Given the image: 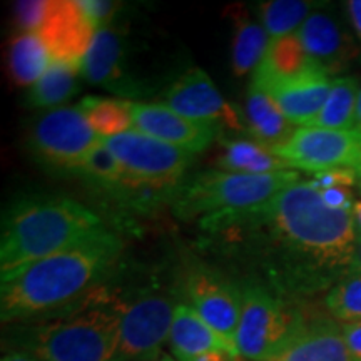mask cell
Returning <instances> with one entry per match:
<instances>
[{
    "mask_svg": "<svg viewBox=\"0 0 361 361\" xmlns=\"http://www.w3.org/2000/svg\"><path fill=\"white\" fill-rule=\"evenodd\" d=\"M200 228L221 247L259 256L295 279L350 273L356 247L353 211L333 209L322 192L298 180L263 204L209 216Z\"/></svg>",
    "mask_w": 361,
    "mask_h": 361,
    "instance_id": "cell-1",
    "label": "cell"
},
{
    "mask_svg": "<svg viewBox=\"0 0 361 361\" xmlns=\"http://www.w3.org/2000/svg\"><path fill=\"white\" fill-rule=\"evenodd\" d=\"M121 252V238L101 228L66 250L2 276V323L27 322L74 303L99 286Z\"/></svg>",
    "mask_w": 361,
    "mask_h": 361,
    "instance_id": "cell-2",
    "label": "cell"
},
{
    "mask_svg": "<svg viewBox=\"0 0 361 361\" xmlns=\"http://www.w3.org/2000/svg\"><path fill=\"white\" fill-rule=\"evenodd\" d=\"M126 301L96 286L74 303L16 323L11 346L40 361H114Z\"/></svg>",
    "mask_w": 361,
    "mask_h": 361,
    "instance_id": "cell-3",
    "label": "cell"
},
{
    "mask_svg": "<svg viewBox=\"0 0 361 361\" xmlns=\"http://www.w3.org/2000/svg\"><path fill=\"white\" fill-rule=\"evenodd\" d=\"M101 228V218L71 197H22L4 214L0 273L2 276L16 273L75 245Z\"/></svg>",
    "mask_w": 361,
    "mask_h": 361,
    "instance_id": "cell-4",
    "label": "cell"
},
{
    "mask_svg": "<svg viewBox=\"0 0 361 361\" xmlns=\"http://www.w3.org/2000/svg\"><path fill=\"white\" fill-rule=\"evenodd\" d=\"M298 180H301L298 171L241 174L207 169L179 184L171 209L183 221H201L209 216L251 209Z\"/></svg>",
    "mask_w": 361,
    "mask_h": 361,
    "instance_id": "cell-5",
    "label": "cell"
},
{
    "mask_svg": "<svg viewBox=\"0 0 361 361\" xmlns=\"http://www.w3.org/2000/svg\"><path fill=\"white\" fill-rule=\"evenodd\" d=\"M236 348L247 361H269L305 324L276 293L261 283H245Z\"/></svg>",
    "mask_w": 361,
    "mask_h": 361,
    "instance_id": "cell-6",
    "label": "cell"
},
{
    "mask_svg": "<svg viewBox=\"0 0 361 361\" xmlns=\"http://www.w3.org/2000/svg\"><path fill=\"white\" fill-rule=\"evenodd\" d=\"M123 164L126 179L157 188H178L184 180L194 154L162 142L159 139L130 129L102 139Z\"/></svg>",
    "mask_w": 361,
    "mask_h": 361,
    "instance_id": "cell-7",
    "label": "cell"
},
{
    "mask_svg": "<svg viewBox=\"0 0 361 361\" xmlns=\"http://www.w3.org/2000/svg\"><path fill=\"white\" fill-rule=\"evenodd\" d=\"M101 142L78 106L40 116L27 135L32 156L47 168L79 171L90 149Z\"/></svg>",
    "mask_w": 361,
    "mask_h": 361,
    "instance_id": "cell-8",
    "label": "cell"
},
{
    "mask_svg": "<svg viewBox=\"0 0 361 361\" xmlns=\"http://www.w3.org/2000/svg\"><path fill=\"white\" fill-rule=\"evenodd\" d=\"M176 303L171 296L149 293L126 301L114 361H154L169 345Z\"/></svg>",
    "mask_w": 361,
    "mask_h": 361,
    "instance_id": "cell-9",
    "label": "cell"
},
{
    "mask_svg": "<svg viewBox=\"0 0 361 361\" xmlns=\"http://www.w3.org/2000/svg\"><path fill=\"white\" fill-rule=\"evenodd\" d=\"M273 151L291 169L313 174L361 168V134L356 130L298 128L290 141Z\"/></svg>",
    "mask_w": 361,
    "mask_h": 361,
    "instance_id": "cell-10",
    "label": "cell"
},
{
    "mask_svg": "<svg viewBox=\"0 0 361 361\" xmlns=\"http://www.w3.org/2000/svg\"><path fill=\"white\" fill-rule=\"evenodd\" d=\"M183 296L186 305L191 306L206 323L236 345L243 305L241 286L209 266L196 264L184 276Z\"/></svg>",
    "mask_w": 361,
    "mask_h": 361,
    "instance_id": "cell-11",
    "label": "cell"
},
{
    "mask_svg": "<svg viewBox=\"0 0 361 361\" xmlns=\"http://www.w3.org/2000/svg\"><path fill=\"white\" fill-rule=\"evenodd\" d=\"M164 106L200 123H213L219 128L239 129L241 116L223 97L213 79L200 67L179 75L164 92Z\"/></svg>",
    "mask_w": 361,
    "mask_h": 361,
    "instance_id": "cell-12",
    "label": "cell"
},
{
    "mask_svg": "<svg viewBox=\"0 0 361 361\" xmlns=\"http://www.w3.org/2000/svg\"><path fill=\"white\" fill-rule=\"evenodd\" d=\"M54 62L82 66L97 27L89 19L80 0H51L49 12L37 30Z\"/></svg>",
    "mask_w": 361,
    "mask_h": 361,
    "instance_id": "cell-13",
    "label": "cell"
},
{
    "mask_svg": "<svg viewBox=\"0 0 361 361\" xmlns=\"http://www.w3.org/2000/svg\"><path fill=\"white\" fill-rule=\"evenodd\" d=\"M134 129L191 154H200L216 141L219 126L189 119L162 102H133Z\"/></svg>",
    "mask_w": 361,
    "mask_h": 361,
    "instance_id": "cell-14",
    "label": "cell"
},
{
    "mask_svg": "<svg viewBox=\"0 0 361 361\" xmlns=\"http://www.w3.org/2000/svg\"><path fill=\"white\" fill-rule=\"evenodd\" d=\"M80 74L89 84L99 85L126 101L144 94L141 80L128 71L126 45L114 25L97 30L80 66Z\"/></svg>",
    "mask_w": 361,
    "mask_h": 361,
    "instance_id": "cell-15",
    "label": "cell"
},
{
    "mask_svg": "<svg viewBox=\"0 0 361 361\" xmlns=\"http://www.w3.org/2000/svg\"><path fill=\"white\" fill-rule=\"evenodd\" d=\"M298 35L316 69L331 79L341 78L358 56L355 39L331 13L324 11L316 8L298 30Z\"/></svg>",
    "mask_w": 361,
    "mask_h": 361,
    "instance_id": "cell-16",
    "label": "cell"
},
{
    "mask_svg": "<svg viewBox=\"0 0 361 361\" xmlns=\"http://www.w3.org/2000/svg\"><path fill=\"white\" fill-rule=\"evenodd\" d=\"M252 82V80H251ZM264 90L286 119L298 128H308L323 109L333 79L314 69L290 79L252 82Z\"/></svg>",
    "mask_w": 361,
    "mask_h": 361,
    "instance_id": "cell-17",
    "label": "cell"
},
{
    "mask_svg": "<svg viewBox=\"0 0 361 361\" xmlns=\"http://www.w3.org/2000/svg\"><path fill=\"white\" fill-rule=\"evenodd\" d=\"M269 361H351L336 319H316L296 331Z\"/></svg>",
    "mask_w": 361,
    "mask_h": 361,
    "instance_id": "cell-18",
    "label": "cell"
},
{
    "mask_svg": "<svg viewBox=\"0 0 361 361\" xmlns=\"http://www.w3.org/2000/svg\"><path fill=\"white\" fill-rule=\"evenodd\" d=\"M169 348L171 355L178 361H188L211 353H223V351L239 353L236 345L226 340L186 303L176 306Z\"/></svg>",
    "mask_w": 361,
    "mask_h": 361,
    "instance_id": "cell-19",
    "label": "cell"
},
{
    "mask_svg": "<svg viewBox=\"0 0 361 361\" xmlns=\"http://www.w3.org/2000/svg\"><path fill=\"white\" fill-rule=\"evenodd\" d=\"M246 126L255 141L268 147H278L290 141L295 134V124L286 119L268 94L256 84L250 85L246 94Z\"/></svg>",
    "mask_w": 361,
    "mask_h": 361,
    "instance_id": "cell-20",
    "label": "cell"
},
{
    "mask_svg": "<svg viewBox=\"0 0 361 361\" xmlns=\"http://www.w3.org/2000/svg\"><path fill=\"white\" fill-rule=\"evenodd\" d=\"M231 67L236 78L255 74L269 45V35L261 22H256L245 8H233Z\"/></svg>",
    "mask_w": 361,
    "mask_h": 361,
    "instance_id": "cell-21",
    "label": "cell"
},
{
    "mask_svg": "<svg viewBox=\"0 0 361 361\" xmlns=\"http://www.w3.org/2000/svg\"><path fill=\"white\" fill-rule=\"evenodd\" d=\"M216 168L228 173L271 174L281 171H295L274 151L258 141L231 139L223 142V154L216 159Z\"/></svg>",
    "mask_w": 361,
    "mask_h": 361,
    "instance_id": "cell-22",
    "label": "cell"
},
{
    "mask_svg": "<svg viewBox=\"0 0 361 361\" xmlns=\"http://www.w3.org/2000/svg\"><path fill=\"white\" fill-rule=\"evenodd\" d=\"M314 69L316 67L306 54L300 35L296 32L286 35V37L269 40L263 61L252 74V82L290 79Z\"/></svg>",
    "mask_w": 361,
    "mask_h": 361,
    "instance_id": "cell-23",
    "label": "cell"
},
{
    "mask_svg": "<svg viewBox=\"0 0 361 361\" xmlns=\"http://www.w3.org/2000/svg\"><path fill=\"white\" fill-rule=\"evenodd\" d=\"M51 64V52L37 32H19L11 40L8 74L19 87H32Z\"/></svg>",
    "mask_w": 361,
    "mask_h": 361,
    "instance_id": "cell-24",
    "label": "cell"
},
{
    "mask_svg": "<svg viewBox=\"0 0 361 361\" xmlns=\"http://www.w3.org/2000/svg\"><path fill=\"white\" fill-rule=\"evenodd\" d=\"M80 67L66 62H54L47 72L29 89L27 104L35 109H59L80 90Z\"/></svg>",
    "mask_w": 361,
    "mask_h": 361,
    "instance_id": "cell-25",
    "label": "cell"
},
{
    "mask_svg": "<svg viewBox=\"0 0 361 361\" xmlns=\"http://www.w3.org/2000/svg\"><path fill=\"white\" fill-rule=\"evenodd\" d=\"M78 107L101 139L114 137L134 129L133 102L126 99L87 96Z\"/></svg>",
    "mask_w": 361,
    "mask_h": 361,
    "instance_id": "cell-26",
    "label": "cell"
},
{
    "mask_svg": "<svg viewBox=\"0 0 361 361\" xmlns=\"http://www.w3.org/2000/svg\"><path fill=\"white\" fill-rule=\"evenodd\" d=\"M360 80L353 75H341L333 79L323 109L308 128L355 130L356 102H358Z\"/></svg>",
    "mask_w": 361,
    "mask_h": 361,
    "instance_id": "cell-27",
    "label": "cell"
},
{
    "mask_svg": "<svg viewBox=\"0 0 361 361\" xmlns=\"http://www.w3.org/2000/svg\"><path fill=\"white\" fill-rule=\"evenodd\" d=\"M261 24L269 39H281L296 34L316 11L314 2L306 0H269L258 6Z\"/></svg>",
    "mask_w": 361,
    "mask_h": 361,
    "instance_id": "cell-28",
    "label": "cell"
},
{
    "mask_svg": "<svg viewBox=\"0 0 361 361\" xmlns=\"http://www.w3.org/2000/svg\"><path fill=\"white\" fill-rule=\"evenodd\" d=\"M324 306L338 323L361 322V274L338 279L324 296Z\"/></svg>",
    "mask_w": 361,
    "mask_h": 361,
    "instance_id": "cell-29",
    "label": "cell"
},
{
    "mask_svg": "<svg viewBox=\"0 0 361 361\" xmlns=\"http://www.w3.org/2000/svg\"><path fill=\"white\" fill-rule=\"evenodd\" d=\"M79 173L87 176L89 179H94L107 189L117 188L126 178L123 164L114 156V152L102 142V139L85 156L79 168Z\"/></svg>",
    "mask_w": 361,
    "mask_h": 361,
    "instance_id": "cell-30",
    "label": "cell"
},
{
    "mask_svg": "<svg viewBox=\"0 0 361 361\" xmlns=\"http://www.w3.org/2000/svg\"><path fill=\"white\" fill-rule=\"evenodd\" d=\"M51 0H27V2H17L16 20L20 27V32H37L42 25L49 12Z\"/></svg>",
    "mask_w": 361,
    "mask_h": 361,
    "instance_id": "cell-31",
    "label": "cell"
},
{
    "mask_svg": "<svg viewBox=\"0 0 361 361\" xmlns=\"http://www.w3.org/2000/svg\"><path fill=\"white\" fill-rule=\"evenodd\" d=\"M311 184L318 189V191H324V189L333 188H346L351 189L358 184V173L355 169H331L324 171V173L314 174V179Z\"/></svg>",
    "mask_w": 361,
    "mask_h": 361,
    "instance_id": "cell-32",
    "label": "cell"
},
{
    "mask_svg": "<svg viewBox=\"0 0 361 361\" xmlns=\"http://www.w3.org/2000/svg\"><path fill=\"white\" fill-rule=\"evenodd\" d=\"M80 4H82L89 19L97 27V30L112 25V20H114L117 11V4L104 2V0L102 2H99V0H80Z\"/></svg>",
    "mask_w": 361,
    "mask_h": 361,
    "instance_id": "cell-33",
    "label": "cell"
},
{
    "mask_svg": "<svg viewBox=\"0 0 361 361\" xmlns=\"http://www.w3.org/2000/svg\"><path fill=\"white\" fill-rule=\"evenodd\" d=\"M322 192L323 201L326 202L333 209H345V211H353L355 202L351 201V191L346 188H333V189H324Z\"/></svg>",
    "mask_w": 361,
    "mask_h": 361,
    "instance_id": "cell-34",
    "label": "cell"
},
{
    "mask_svg": "<svg viewBox=\"0 0 361 361\" xmlns=\"http://www.w3.org/2000/svg\"><path fill=\"white\" fill-rule=\"evenodd\" d=\"M341 331L348 346L351 361H361V322L341 323Z\"/></svg>",
    "mask_w": 361,
    "mask_h": 361,
    "instance_id": "cell-35",
    "label": "cell"
},
{
    "mask_svg": "<svg viewBox=\"0 0 361 361\" xmlns=\"http://www.w3.org/2000/svg\"><path fill=\"white\" fill-rule=\"evenodd\" d=\"M346 13H348V19L353 25L356 37L360 39L361 42V0H350V2L345 4Z\"/></svg>",
    "mask_w": 361,
    "mask_h": 361,
    "instance_id": "cell-36",
    "label": "cell"
},
{
    "mask_svg": "<svg viewBox=\"0 0 361 361\" xmlns=\"http://www.w3.org/2000/svg\"><path fill=\"white\" fill-rule=\"evenodd\" d=\"M350 273L361 274V236H358V239H356V247H355L353 261H351V266H350Z\"/></svg>",
    "mask_w": 361,
    "mask_h": 361,
    "instance_id": "cell-37",
    "label": "cell"
},
{
    "mask_svg": "<svg viewBox=\"0 0 361 361\" xmlns=\"http://www.w3.org/2000/svg\"><path fill=\"white\" fill-rule=\"evenodd\" d=\"M2 361H40V360H37L35 356L29 353H24V351L11 350L8 353L2 356Z\"/></svg>",
    "mask_w": 361,
    "mask_h": 361,
    "instance_id": "cell-38",
    "label": "cell"
},
{
    "mask_svg": "<svg viewBox=\"0 0 361 361\" xmlns=\"http://www.w3.org/2000/svg\"><path fill=\"white\" fill-rule=\"evenodd\" d=\"M353 219H355V228L356 234L361 236V201H356L353 206Z\"/></svg>",
    "mask_w": 361,
    "mask_h": 361,
    "instance_id": "cell-39",
    "label": "cell"
},
{
    "mask_svg": "<svg viewBox=\"0 0 361 361\" xmlns=\"http://www.w3.org/2000/svg\"><path fill=\"white\" fill-rule=\"evenodd\" d=\"M355 130L361 134V82L358 92V102H356V119H355Z\"/></svg>",
    "mask_w": 361,
    "mask_h": 361,
    "instance_id": "cell-40",
    "label": "cell"
},
{
    "mask_svg": "<svg viewBox=\"0 0 361 361\" xmlns=\"http://www.w3.org/2000/svg\"><path fill=\"white\" fill-rule=\"evenodd\" d=\"M154 361H178V360H176L174 356H171V355H162L161 358H157Z\"/></svg>",
    "mask_w": 361,
    "mask_h": 361,
    "instance_id": "cell-41",
    "label": "cell"
},
{
    "mask_svg": "<svg viewBox=\"0 0 361 361\" xmlns=\"http://www.w3.org/2000/svg\"><path fill=\"white\" fill-rule=\"evenodd\" d=\"M356 173H358V188H360V191H361V168L356 171Z\"/></svg>",
    "mask_w": 361,
    "mask_h": 361,
    "instance_id": "cell-42",
    "label": "cell"
}]
</instances>
